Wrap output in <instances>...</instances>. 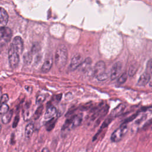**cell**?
<instances>
[{"instance_id": "1", "label": "cell", "mask_w": 152, "mask_h": 152, "mask_svg": "<svg viewBox=\"0 0 152 152\" xmlns=\"http://www.w3.org/2000/svg\"><path fill=\"white\" fill-rule=\"evenodd\" d=\"M68 60V50L66 47L64 45H60L56 50L55 53V63L59 69L63 68Z\"/></svg>"}, {"instance_id": "2", "label": "cell", "mask_w": 152, "mask_h": 152, "mask_svg": "<svg viewBox=\"0 0 152 152\" xmlns=\"http://www.w3.org/2000/svg\"><path fill=\"white\" fill-rule=\"evenodd\" d=\"M83 120V116L81 114H77L76 115L72 116L71 118L69 119H67L62 128V130H65V129H74L77 126H78Z\"/></svg>"}, {"instance_id": "3", "label": "cell", "mask_w": 152, "mask_h": 152, "mask_svg": "<svg viewBox=\"0 0 152 152\" xmlns=\"http://www.w3.org/2000/svg\"><path fill=\"white\" fill-rule=\"evenodd\" d=\"M12 31L7 27L2 26L0 27V49L3 48L12 37Z\"/></svg>"}, {"instance_id": "4", "label": "cell", "mask_w": 152, "mask_h": 152, "mask_svg": "<svg viewBox=\"0 0 152 152\" xmlns=\"http://www.w3.org/2000/svg\"><path fill=\"white\" fill-rule=\"evenodd\" d=\"M128 130V127L126 124H122L118 128H117L112 134L110 140L112 142H117L120 141Z\"/></svg>"}, {"instance_id": "5", "label": "cell", "mask_w": 152, "mask_h": 152, "mask_svg": "<svg viewBox=\"0 0 152 152\" xmlns=\"http://www.w3.org/2000/svg\"><path fill=\"white\" fill-rule=\"evenodd\" d=\"M8 61L10 65L12 68H16L20 61V54L12 45H10L8 50Z\"/></svg>"}, {"instance_id": "6", "label": "cell", "mask_w": 152, "mask_h": 152, "mask_svg": "<svg viewBox=\"0 0 152 152\" xmlns=\"http://www.w3.org/2000/svg\"><path fill=\"white\" fill-rule=\"evenodd\" d=\"M83 62V57L80 54L75 55L71 59L69 65V69L71 71H74L78 68Z\"/></svg>"}, {"instance_id": "7", "label": "cell", "mask_w": 152, "mask_h": 152, "mask_svg": "<svg viewBox=\"0 0 152 152\" xmlns=\"http://www.w3.org/2000/svg\"><path fill=\"white\" fill-rule=\"evenodd\" d=\"M11 45H12V46L20 55L22 53L24 48V43L23 40L20 36H15L13 39Z\"/></svg>"}, {"instance_id": "8", "label": "cell", "mask_w": 152, "mask_h": 152, "mask_svg": "<svg viewBox=\"0 0 152 152\" xmlns=\"http://www.w3.org/2000/svg\"><path fill=\"white\" fill-rule=\"evenodd\" d=\"M122 68V64L121 62H116L112 66L110 72V79L113 80L119 75Z\"/></svg>"}, {"instance_id": "9", "label": "cell", "mask_w": 152, "mask_h": 152, "mask_svg": "<svg viewBox=\"0 0 152 152\" xmlns=\"http://www.w3.org/2000/svg\"><path fill=\"white\" fill-rule=\"evenodd\" d=\"M106 72V65L104 61H98L94 68V75L96 77Z\"/></svg>"}, {"instance_id": "10", "label": "cell", "mask_w": 152, "mask_h": 152, "mask_svg": "<svg viewBox=\"0 0 152 152\" xmlns=\"http://www.w3.org/2000/svg\"><path fill=\"white\" fill-rule=\"evenodd\" d=\"M56 115H57V110L56 107L52 105H50L48 106V107L47 108L46 112L45 113L44 118L48 121L55 117H56Z\"/></svg>"}, {"instance_id": "11", "label": "cell", "mask_w": 152, "mask_h": 152, "mask_svg": "<svg viewBox=\"0 0 152 152\" xmlns=\"http://www.w3.org/2000/svg\"><path fill=\"white\" fill-rule=\"evenodd\" d=\"M151 78V76H150V74L145 72H144L139 78L137 83V86H139V87H142V86H145V85H147L148 82L150 81Z\"/></svg>"}, {"instance_id": "12", "label": "cell", "mask_w": 152, "mask_h": 152, "mask_svg": "<svg viewBox=\"0 0 152 152\" xmlns=\"http://www.w3.org/2000/svg\"><path fill=\"white\" fill-rule=\"evenodd\" d=\"M53 64V59L52 56H48L46 58L43 65L41 68V71L43 72H48L52 68Z\"/></svg>"}, {"instance_id": "13", "label": "cell", "mask_w": 152, "mask_h": 152, "mask_svg": "<svg viewBox=\"0 0 152 152\" xmlns=\"http://www.w3.org/2000/svg\"><path fill=\"white\" fill-rule=\"evenodd\" d=\"M126 105L125 104H120L118 106H116L115 109H113L112 112L110 113V118H115L120 115L123 113L124 110L125 109Z\"/></svg>"}, {"instance_id": "14", "label": "cell", "mask_w": 152, "mask_h": 152, "mask_svg": "<svg viewBox=\"0 0 152 152\" xmlns=\"http://www.w3.org/2000/svg\"><path fill=\"white\" fill-rule=\"evenodd\" d=\"M9 16L7 11L2 7H0V23L6 26L8 22Z\"/></svg>"}, {"instance_id": "15", "label": "cell", "mask_w": 152, "mask_h": 152, "mask_svg": "<svg viewBox=\"0 0 152 152\" xmlns=\"http://www.w3.org/2000/svg\"><path fill=\"white\" fill-rule=\"evenodd\" d=\"M34 131V124L33 123H29L27 125L25 128V137L27 139H29Z\"/></svg>"}, {"instance_id": "16", "label": "cell", "mask_w": 152, "mask_h": 152, "mask_svg": "<svg viewBox=\"0 0 152 152\" xmlns=\"http://www.w3.org/2000/svg\"><path fill=\"white\" fill-rule=\"evenodd\" d=\"M12 110H9L7 113L3 115L1 118V121L4 124H8L12 118Z\"/></svg>"}, {"instance_id": "17", "label": "cell", "mask_w": 152, "mask_h": 152, "mask_svg": "<svg viewBox=\"0 0 152 152\" xmlns=\"http://www.w3.org/2000/svg\"><path fill=\"white\" fill-rule=\"evenodd\" d=\"M91 59L90 58H86L84 61H83L80 66H79L82 71H86L91 64Z\"/></svg>"}, {"instance_id": "18", "label": "cell", "mask_w": 152, "mask_h": 152, "mask_svg": "<svg viewBox=\"0 0 152 152\" xmlns=\"http://www.w3.org/2000/svg\"><path fill=\"white\" fill-rule=\"evenodd\" d=\"M56 121V117H55V118L48 121L45 124V126H46V130L48 131H51L54 128V126L55 125Z\"/></svg>"}, {"instance_id": "19", "label": "cell", "mask_w": 152, "mask_h": 152, "mask_svg": "<svg viewBox=\"0 0 152 152\" xmlns=\"http://www.w3.org/2000/svg\"><path fill=\"white\" fill-rule=\"evenodd\" d=\"M138 68V66L137 63L132 64L129 66V70H128V75L130 76V77L134 76L135 74V73L137 72Z\"/></svg>"}, {"instance_id": "20", "label": "cell", "mask_w": 152, "mask_h": 152, "mask_svg": "<svg viewBox=\"0 0 152 152\" xmlns=\"http://www.w3.org/2000/svg\"><path fill=\"white\" fill-rule=\"evenodd\" d=\"M32 55H33V54L30 52L26 53L24 55V62L26 64L29 65L31 62Z\"/></svg>"}, {"instance_id": "21", "label": "cell", "mask_w": 152, "mask_h": 152, "mask_svg": "<svg viewBox=\"0 0 152 152\" xmlns=\"http://www.w3.org/2000/svg\"><path fill=\"white\" fill-rule=\"evenodd\" d=\"M40 49H41V46L39 45V43H37V42L36 43H34L33 44V46H32V48H31L30 52L32 54H35L36 53L39 52Z\"/></svg>"}, {"instance_id": "22", "label": "cell", "mask_w": 152, "mask_h": 152, "mask_svg": "<svg viewBox=\"0 0 152 152\" xmlns=\"http://www.w3.org/2000/svg\"><path fill=\"white\" fill-rule=\"evenodd\" d=\"M43 106L42 105H40L37 109V110L35 111L34 115H33V118L34 119H37L40 118V116H41L42 112H43Z\"/></svg>"}, {"instance_id": "23", "label": "cell", "mask_w": 152, "mask_h": 152, "mask_svg": "<svg viewBox=\"0 0 152 152\" xmlns=\"http://www.w3.org/2000/svg\"><path fill=\"white\" fill-rule=\"evenodd\" d=\"M128 74L126 72H124L118 79L117 80V83H118L119 84H124V83H125V81L127 80L128 78Z\"/></svg>"}, {"instance_id": "24", "label": "cell", "mask_w": 152, "mask_h": 152, "mask_svg": "<svg viewBox=\"0 0 152 152\" xmlns=\"http://www.w3.org/2000/svg\"><path fill=\"white\" fill-rule=\"evenodd\" d=\"M9 106L7 104H2L0 106V115H3L7 113L10 109H9Z\"/></svg>"}, {"instance_id": "25", "label": "cell", "mask_w": 152, "mask_h": 152, "mask_svg": "<svg viewBox=\"0 0 152 152\" xmlns=\"http://www.w3.org/2000/svg\"><path fill=\"white\" fill-rule=\"evenodd\" d=\"M109 74L106 71L104 73L99 75L98 77H96V78L99 80V81H104L106 80H107L109 77Z\"/></svg>"}, {"instance_id": "26", "label": "cell", "mask_w": 152, "mask_h": 152, "mask_svg": "<svg viewBox=\"0 0 152 152\" xmlns=\"http://www.w3.org/2000/svg\"><path fill=\"white\" fill-rule=\"evenodd\" d=\"M8 100H9L8 95L7 94H4L1 96V97L0 99V104H5L6 102H7Z\"/></svg>"}, {"instance_id": "27", "label": "cell", "mask_w": 152, "mask_h": 152, "mask_svg": "<svg viewBox=\"0 0 152 152\" xmlns=\"http://www.w3.org/2000/svg\"><path fill=\"white\" fill-rule=\"evenodd\" d=\"M45 99H46V96L45 95L40 94L37 97L36 102L37 104H41L42 102H43L45 101Z\"/></svg>"}, {"instance_id": "28", "label": "cell", "mask_w": 152, "mask_h": 152, "mask_svg": "<svg viewBox=\"0 0 152 152\" xmlns=\"http://www.w3.org/2000/svg\"><path fill=\"white\" fill-rule=\"evenodd\" d=\"M19 120H20V117L18 115H17L15 116L14 119V121H13V123H12V128H15L17 127L18 124V122H19Z\"/></svg>"}, {"instance_id": "29", "label": "cell", "mask_w": 152, "mask_h": 152, "mask_svg": "<svg viewBox=\"0 0 152 152\" xmlns=\"http://www.w3.org/2000/svg\"><path fill=\"white\" fill-rule=\"evenodd\" d=\"M137 115H138V113H135V114H134V115H132L131 116H130L129 118H127L125 121H124V122L123 123V124H126V123H128V122H130V121H131L132 120H133V119H134L136 117H137Z\"/></svg>"}, {"instance_id": "30", "label": "cell", "mask_w": 152, "mask_h": 152, "mask_svg": "<svg viewBox=\"0 0 152 152\" xmlns=\"http://www.w3.org/2000/svg\"><path fill=\"white\" fill-rule=\"evenodd\" d=\"M146 116H147V115H143L142 116H141L140 117V119H138L137 120V121L136 122V123L140 124V122H141L142 121H143L146 118Z\"/></svg>"}, {"instance_id": "31", "label": "cell", "mask_w": 152, "mask_h": 152, "mask_svg": "<svg viewBox=\"0 0 152 152\" xmlns=\"http://www.w3.org/2000/svg\"><path fill=\"white\" fill-rule=\"evenodd\" d=\"M149 69V70H148V71H149V72L150 73V72H151V59H150L149 61H148V63H147V69Z\"/></svg>"}, {"instance_id": "32", "label": "cell", "mask_w": 152, "mask_h": 152, "mask_svg": "<svg viewBox=\"0 0 152 152\" xmlns=\"http://www.w3.org/2000/svg\"><path fill=\"white\" fill-rule=\"evenodd\" d=\"M42 152H50V151H49V150L48 148L45 147V148H43L42 149Z\"/></svg>"}, {"instance_id": "33", "label": "cell", "mask_w": 152, "mask_h": 152, "mask_svg": "<svg viewBox=\"0 0 152 152\" xmlns=\"http://www.w3.org/2000/svg\"><path fill=\"white\" fill-rule=\"evenodd\" d=\"M1 129H2V126H1V123H0V132H1Z\"/></svg>"}, {"instance_id": "34", "label": "cell", "mask_w": 152, "mask_h": 152, "mask_svg": "<svg viewBox=\"0 0 152 152\" xmlns=\"http://www.w3.org/2000/svg\"><path fill=\"white\" fill-rule=\"evenodd\" d=\"M1 96H2V94H1V90H0V99H1Z\"/></svg>"}]
</instances>
